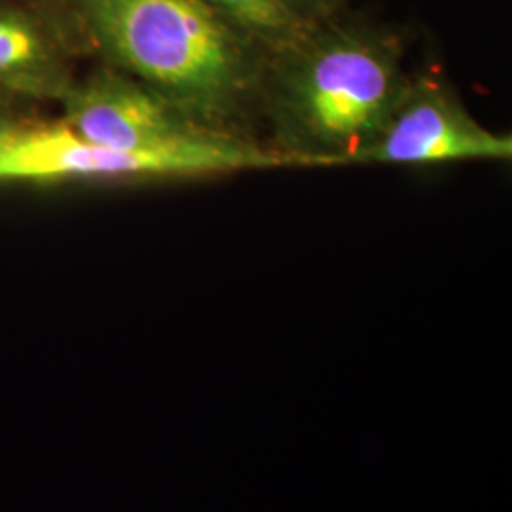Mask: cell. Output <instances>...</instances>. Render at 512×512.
Masks as SVG:
<instances>
[{
  "label": "cell",
  "instance_id": "1",
  "mask_svg": "<svg viewBox=\"0 0 512 512\" xmlns=\"http://www.w3.org/2000/svg\"><path fill=\"white\" fill-rule=\"evenodd\" d=\"M410 82L399 31L348 12L270 55L260 141L289 167L361 165Z\"/></svg>",
  "mask_w": 512,
  "mask_h": 512
},
{
  "label": "cell",
  "instance_id": "2",
  "mask_svg": "<svg viewBox=\"0 0 512 512\" xmlns=\"http://www.w3.org/2000/svg\"><path fill=\"white\" fill-rule=\"evenodd\" d=\"M80 38L198 124L260 143L270 55L202 0H76Z\"/></svg>",
  "mask_w": 512,
  "mask_h": 512
},
{
  "label": "cell",
  "instance_id": "3",
  "mask_svg": "<svg viewBox=\"0 0 512 512\" xmlns=\"http://www.w3.org/2000/svg\"><path fill=\"white\" fill-rule=\"evenodd\" d=\"M281 167L289 165L279 154L249 141L179 154L122 152L86 141L63 122L0 137V181L203 179Z\"/></svg>",
  "mask_w": 512,
  "mask_h": 512
},
{
  "label": "cell",
  "instance_id": "4",
  "mask_svg": "<svg viewBox=\"0 0 512 512\" xmlns=\"http://www.w3.org/2000/svg\"><path fill=\"white\" fill-rule=\"evenodd\" d=\"M61 107V122L76 135L122 152L179 154L243 141L205 128L162 93L103 63L74 80Z\"/></svg>",
  "mask_w": 512,
  "mask_h": 512
},
{
  "label": "cell",
  "instance_id": "5",
  "mask_svg": "<svg viewBox=\"0 0 512 512\" xmlns=\"http://www.w3.org/2000/svg\"><path fill=\"white\" fill-rule=\"evenodd\" d=\"M512 135L480 124L444 76L420 71L361 165L511 162Z\"/></svg>",
  "mask_w": 512,
  "mask_h": 512
},
{
  "label": "cell",
  "instance_id": "6",
  "mask_svg": "<svg viewBox=\"0 0 512 512\" xmlns=\"http://www.w3.org/2000/svg\"><path fill=\"white\" fill-rule=\"evenodd\" d=\"M74 80L67 37L31 10L0 2V93L61 105Z\"/></svg>",
  "mask_w": 512,
  "mask_h": 512
},
{
  "label": "cell",
  "instance_id": "7",
  "mask_svg": "<svg viewBox=\"0 0 512 512\" xmlns=\"http://www.w3.org/2000/svg\"><path fill=\"white\" fill-rule=\"evenodd\" d=\"M239 31L253 38L268 55L291 46L311 25H304L279 0H202Z\"/></svg>",
  "mask_w": 512,
  "mask_h": 512
},
{
  "label": "cell",
  "instance_id": "8",
  "mask_svg": "<svg viewBox=\"0 0 512 512\" xmlns=\"http://www.w3.org/2000/svg\"><path fill=\"white\" fill-rule=\"evenodd\" d=\"M304 25H317L346 12V0H279Z\"/></svg>",
  "mask_w": 512,
  "mask_h": 512
},
{
  "label": "cell",
  "instance_id": "9",
  "mask_svg": "<svg viewBox=\"0 0 512 512\" xmlns=\"http://www.w3.org/2000/svg\"><path fill=\"white\" fill-rule=\"evenodd\" d=\"M8 129H10V126H6V124H2V122H0V137H2Z\"/></svg>",
  "mask_w": 512,
  "mask_h": 512
}]
</instances>
